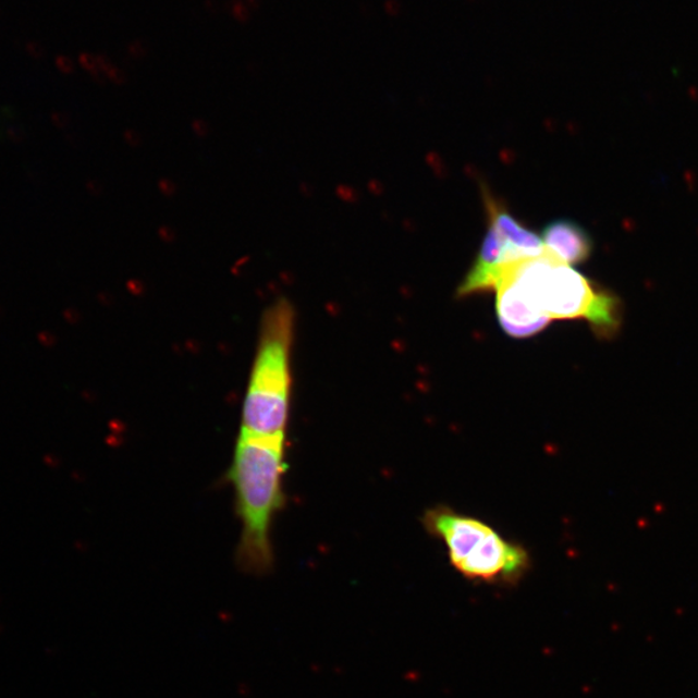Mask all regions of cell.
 <instances>
[{"mask_svg": "<svg viewBox=\"0 0 698 698\" xmlns=\"http://www.w3.org/2000/svg\"><path fill=\"white\" fill-rule=\"evenodd\" d=\"M285 444L286 434L240 432L228 472L241 522L237 563L250 575H266L273 566L272 528L285 501Z\"/></svg>", "mask_w": 698, "mask_h": 698, "instance_id": "1", "label": "cell"}, {"mask_svg": "<svg viewBox=\"0 0 698 698\" xmlns=\"http://www.w3.org/2000/svg\"><path fill=\"white\" fill-rule=\"evenodd\" d=\"M295 327L294 304L287 298L275 299L265 309L242 404L241 432L259 437L286 434Z\"/></svg>", "mask_w": 698, "mask_h": 698, "instance_id": "2", "label": "cell"}, {"mask_svg": "<svg viewBox=\"0 0 698 698\" xmlns=\"http://www.w3.org/2000/svg\"><path fill=\"white\" fill-rule=\"evenodd\" d=\"M513 271L551 321L586 320L601 336H612L620 328L622 304L617 296L548 248L539 257L514 262Z\"/></svg>", "mask_w": 698, "mask_h": 698, "instance_id": "3", "label": "cell"}, {"mask_svg": "<svg viewBox=\"0 0 698 698\" xmlns=\"http://www.w3.org/2000/svg\"><path fill=\"white\" fill-rule=\"evenodd\" d=\"M528 568L527 551L506 541L493 529L457 566L458 572L469 579L502 585L517 583Z\"/></svg>", "mask_w": 698, "mask_h": 698, "instance_id": "4", "label": "cell"}, {"mask_svg": "<svg viewBox=\"0 0 698 698\" xmlns=\"http://www.w3.org/2000/svg\"><path fill=\"white\" fill-rule=\"evenodd\" d=\"M493 292L497 316L510 336H535L551 322L537 306L528 289L516 278L513 265L501 269Z\"/></svg>", "mask_w": 698, "mask_h": 698, "instance_id": "5", "label": "cell"}, {"mask_svg": "<svg viewBox=\"0 0 698 698\" xmlns=\"http://www.w3.org/2000/svg\"><path fill=\"white\" fill-rule=\"evenodd\" d=\"M425 524L432 535H437L445 543L455 568L492 531L486 523L442 507L428 511Z\"/></svg>", "mask_w": 698, "mask_h": 698, "instance_id": "6", "label": "cell"}, {"mask_svg": "<svg viewBox=\"0 0 698 698\" xmlns=\"http://www.w3.org/2000/svg\"><path fill=\"white\" fill-rule=\"evenodd\" d=\"M543 245L568 266H577L591 257L592 241L577 223L556 220L544 228Z\"/></svg>", "mask_w": 698, "mask_h": 698, "instance_id": "7", "label": "cell"}, {"mask_svg": "<svg viewBox=\"0 0 698 698\" xmlns=\"http://www.w3.org/2000/svg\"><path fill=\"white\" fill-rule=\"evenodd\" d=\"M228 11L236 23L241 25L250 23L253 11L248 9L245 0H228Z\"/></svg>", "mask_w": 698, "mask_h": 698, "instance_id": "8", "label": "cell"}, {"mask_svg": "<svg viewBox=\"0 0 698 698\" xmlns=\"http://www.w3.org/2000/svg\"><path fill=\"white\" fill-rule=\"evenodd\" d=\"M205 4H206V10L207 11H209L210 13H213V15H216V13H218L219 7H218L216 0H206Z\"/></svg>", "mask_w": 698, "mask_h": 698, "instance_id": "9", "label": "cell"}, {"mask_svg": "<svg viewBox=\"0 0 698 698\" xmlns=\"http://www.w3.org/2000/svg\"><path fill=\"white\" fill-rule=\"evenodd\" d=\"M248 9H250L253 12L258 11L261 5V0H245Z\"/></svg>", "mask_w": 698, "mask_h": 698, "instance_id": "10", "label": "cell"}]
</instances>
